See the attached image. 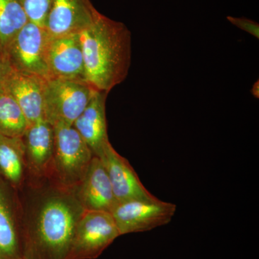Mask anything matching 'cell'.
I'll list each match as a JSON object with an SVG mask.
<instances>
[{"instance_id": "ba28073f", "label": "cell", "mask_w": 259, "mask_h": 259, "mask_svg": "<svg viewBox=\"0 0 259 259\" xmlns=\"http://www.w3.org/2000/svg\"><path fill=\"white\" fill-rule=\"evenodd\" d=\"M4 62V61H3ZM5 64L3 90L18 103L28 126L44 120V79L35 75L20 72Z\"/></svg>"}, {"instance_id": "3957f363", "label": "cell", "mask_w": 259, "mask_h": 259, "mask_svg": "<svg viewBox=\"0 0 259 259\" xmlns=\"http://www.w3.org/2000/svg\"><path fill=\"white\" fill-rule=\"evenodd\" d=\"M96 90L85 81L49 78L44 81V120L73 125Z\"/></svg>"}, {"instance_id": "277c9868", "label": "cell", "mask_w": 259, "mask_h": 259, "mask_svg": "<svg viewBox=\"0 0 259 259\" xmlns=\"http://www.w3.org/2000/svg\"><path fill=\"white\" fill-rule=\"evenodd\" d=\"M48 39L45 28L28 22L5 49L3 61L16 71L49 79L46 60Z\"/></svg>"}, {"instance_id": "ffe728a7", "label": "cell", "mask_w": 259, "mask_h": 259, "mask_svg": "<svg viewBox=\"0 0 259 259\" xmlns=\"http://www.w3.org/2000/svg\"><path fill=\"white\" fill-rule=\"evenodd\" d=\"M227 20L237 28L248 32L255 38H259V25L256 22L248 18H236L233 16L227 17Z\"/></svg>"}, {"instance_id": "52a82bcc", "label": "cell", "mask_w": 259, "mask_h": 259, "mask_svg": "<svg viewBox=\"0 0 259 259\" xmlns=\"http://www.w3.org/2000/svg\"><path fill=\"white\" fill-rule=\"evenodd\" d=\"M54 149L58 170L64 180H78L84 177L93 153L73 125L53 126Z\"/></svg>"}, {"instance_id": "7402d4cb", "label": "cell", "mask_w": 259, "mask_h": 259, "mask_svg": "<svg viewBox=\"0 0 259 259\" xmlns=\"http://www.w3.org/2000/svg\"><path fill=\"white\" fill-rule=\"evenodd\" d=\"M258 81H257L256 82L253 84V88L251 89V93L253 94V96L256 97V98H258L259 97V90H258Z\"/></svg>"}, {"instance_id": "6da1fadb", "label": "cell", "mask_w": 259, "mask_h": 259, "mask_svg": "<svg viewBox=\"0 0 259 259\" xmlns=\"http://www.w3.org/2000/svg\"><path fill=\"white\" fill-rule=\"evenodd\" d=\"M84 61L85 81L108 94L125 81L131 64V32L125 24L99 13L79 33Z\"/></svg>"}, {"instance_id": "30bf717a", "label": "cell", "mask_w": 259, "mask_h": 259, "mask_svg": "<svg viewBox=\"0 0 259 259\" xmlns=\"http://www.w3.org/2000/svg\"><path fill=\"white\" fill-rule=\"evenodd\" d=\"M99 13L90 0H53L45 29L51 37L79 34Z\"/></svg>"}, {"instance_id": "5bb4252c", "label": "cell", "mask_w": 259, "mask_h": 259, "mask_svg": "<svg viewBox=\"0 0 259 259\" xmlns=\"http://www.w3.org/2000/svg\"><path fill=\"white\" fill-rule=\"evenodd\" d=\"M23 137L25 138L27 151L33 164L37 167L44 166L54 153L53 126L45 120L37 121L28 126Z\"/></svg>"}, {"instance_id": "603a6c76", "label": "cell", "mask_w": 259, "mask_h": 259, "mask_svg": "<svg viewBox=\"0 0 259 259\" xmlns=\"http://www.w3.org/2000/svg\"><path fill=\"white\" fill-rule=\"evenodd\" d=\"M3 53L2 49L1 44H0V61H3Z\"/></svg>"}, {"instance_id": "ac0fdd59", "label": "cell", "mask_w": 259, "mask_h": 259, "mask_svg": "<svg viewBox=\"0 0 259 259\" xmlns=\"http://www.w3.org/2000/svg\"><path fill=\"white\" fill-rule=\"evenodd\" d=\"M17 250L16 234L4 204L0 202V255L12 257Z\"/></svg>"}, {"instance_id": "7a4b0ae2", "label": "cell", "mask_w": 259, "mask_h": 259, "mask_svg": "<svg viewBox=\"0 0 259 259\" xmlns=\"http://www.w3.org/2000/svg\"><path fill=\"white\" fill-rule=\"evenodd\" d=\"M76 223L74 211L64 201L52 199L44 206L35 243L42 259H68Z\"/></svg>"}, {"instance_id": "8fae6325", "label": "cell", "mask_w": 259, "mask_h": 259, "mask_svg": "<svg viewBox=\"0 0 259 259\" xmlns=\"http://www.w3.org/2000/svg\"><path fill=\"white\" fill-rule=\"evenodd\" d=\"M108 175L117 202L130 199L157 198L144 187L127 160L121 156L108 143L97 156Z\"/></svg>"}, {"instance_id": "44dd1931", "label": "cell", "mask_w": 259, "mask_h": 259, "mask_svg": "<svg viewBox=\"0 0 259 259\" xmlns=\"http://www.w3.org/2000/svg\"><path fill=\"white\" fill-rule=\"evenodd\" d=\"M5 64L3 61H0V93H3V79L4 74Z\"/></svg>"}, {"instance_id": "7c38bea8", "label": "cell", "mask_w": 259, "mask_h": 259, "mask_svg": "<svg viewBox=\"0 0 259 259\" xmlns=\"http://www.w3.org/2000/svg\"><path fill=\"white\" fill-rule=\"evenodd\" d=\"M107 96L106 93L95 91L88 106L73 124L95 156H99L110 143L105 111Z\"/></svg>"}, {"instance_id": "9c48e42d", "label": "cell", "mask_w": 259, "mask_h": 259, "mask_svg": "<svg viewBox=\"0 0 259 259\" xmlns=\"http://www.w3.org/2000/svg\"><path fill=\"white\" fill-rule=\"evenodd\" d=\"M46 60L49 78L85 81L84 61L79 34L49 36Z\"/></svg>"}, {"instance_id": "8992f818", "label": "cell", "mask_w": 259, "mask_h": 259, "mask_svg": "<svg viewBox=\"0 0 259 259\" xmlns=\"http://www.w3.org/2000/svg\"><path fill=\"white\" fill-rule=\"evenodd\" d=\"M177 205L154 199H130L117 202L111 213L120 236L149 231L171 222Z\"/></svg>"}, {"instance_id": "9a60e30c", "label": "cell", "mask_w": 259, "mask_h": 259, "mask_svg": "<svg viewBox=\"0 0 259 259\" xmlns=\"http://www.w3.org/2000/svg\"><path fill=\"white\" fill-rule=\"evenodd\" d=\"M22 139L0 134V171L14 183L21 180L23 175L25 144Z\"/></svg>"}, {"instance_id": "4fadbf2b", "label": "cell", "mask_w": 259, "mask_h": 259, "mask_svg": "<svg viewBox=\"0 0 259 259\" xmlns=\"http://www.w3.org/2000/svg\"><path fill=\"white\" fill-rule=\"evenodd\" d=\"M81 197L85 209L110 212L117 200L108 175L101 160L94 156L83 177Z\"/></svg>"}, {"instance_id": "e0dca14e", "label": "cell", "mask_w": 259, "mask_h": 259, "mask_svg": "<svg viewBox=\"0 0 259 259\" xmlns=\"http://www.w3.org/2000/svg\"><path fill=\"white\" fill-rule=\"evenodd\" d=\"M28 124L18 103L8 94L0 93V134L23 138Z\"/></svg>"}, {"instance_id": "2e32d148", "label": "cell", "mask_w": 259, "mask_h": 259, "mask_svg": "<svg viewBox=\"0 0 259 259\" xmlns=\"http://www.w3.org/2000/svg\"><path fill=\"white\" fill-rule=\"evenodd\" d=\"M28 22L20 0H0V44L3 53Z\"/></svg>"}, {"instance_id": "5b68a950", "label": "cell", "mask_w": 259, "mask_h": 259, "mask_svg": "<svg viewBox=\"0 0 259 259\" xmlns=\"http://www.w3.org/2000/svg\"><path fill=\"white\" fill-rule=\"evenodd\" d=\"M119 236L111 213L85 209L76 223L68 259L97 258Z\"/></svg>"}, {"instance_id": "d6986e66", "label": "cell", "mask_w": 259, "mask_h": 259, "mask_svg": "<svg viewBox=\"0 0 259 259\" xmlns=\"http://www.w3.org/2000/svg\"><path fill=\"white\" fill-rule=\"evenodd\" d=\"M29 22L45 28L53 0H20Z\"/></svg>"}]
</instances>
